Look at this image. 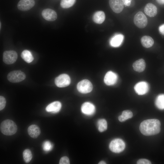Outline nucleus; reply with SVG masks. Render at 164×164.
I'll return each mask as SVG.
<instances>
[{"mask_svg": "<svg viewBox=\"0 0 164 164\" xmlns=\"http://www.w3.org/2000/svg\"><path fill=\"white\" fill-rule=\"evenodd\" d=\"M118 76L117 74L110 71L108 72L105 74L104 78V81L107 85H112L116 82Z\"/></svg>", "mask_w": 164, "mask_h": 164, "instance_id": "nucleus-12", "label": "nucleus"}, {"mask_svg": "<svg viewBox=\"0 0 164 164\" xmlns=\"http://www.w3.org/2000/svg\"><path fill=\"white\" fill-rule=\"evenodd\" d=\"M26 77V75L23 72L20 70H14L9 73L7 78L10 82L15 83L23 80Z\"/></svg>", "mask_w": 164, "mask_h": 164, "instance_id": "nucleus-4", "label": "nucleus"}, {"mask_svg": "<svg viewBox=\"0 0 164 164\" xmlns=\"http://www.w3.org/2000/svg\"><path fill=\"white\" fill-rule=\"evenodd\" d=\"M160 122L158 119H147L141 123L139 129L140 132L144 135H154L158 134L160 132Z\"/></svg>", "mask_w": 164, "mask_h": 164, "instance_id": "nucleus-1", "label": "nucleus"}, {"mask_svg": "<svg viewBox=\"0 0 164 164\" xmlns=\"http://www.w3.org/2000/svg\"><path fill=\"white\" fill-rule=\"evenodd\" d=\"M28 132L29 135L33 138H36L40 134V130L36 125H32L28 128Z\"/></svg>", "mask_w": 164, "mask_h": 164, "instance_id": "nucleus-19", "label": "nucleus"}, {"mask_svg": "<svg viewBox=\"0 0 164 164\" xmlns=\"http://www.w3.org/2000/svg\"><path fill=\"white\" fill-rule=\"evenodd\" d=\"M0 131L3 134L12 135L16 132L17 127L15 123L10 119L3 121L0 124Z\"/></svg>", "mask_w": 164, "mask_h": 164, "instance_id": "nucleus-2", "label": "nucleus"}, {"mask_svg": "<svg viewBox=\"0 0 164 164\" xmlns=\"http://www.w3.org/2000/svg\"><path fill=\"white\" fill-rule=\"evenodd\" d=\"M93 85L88 80H83L79 82L77 85L78 91L83 94H86L91 92L92 90Z\"/></svg>", "mask_w": 164, "mask_h": 164, "instance_id": "nucleus-6", "label": "nucleus"}, {"mask_svg": "<svg viewBox=\"0 0 164 164\" xmlns=\"http://www.w3.org/2000/svg\"><path fill=\"white\" fill-rule=\"evenodd\" d=\"M124 39V36L121 34H118L113 36L110 39V44L113 47L119 46L122 43Z\"/></svg>", "mask_w": 164, "mask_h": 164, "instance_id": "nucleus-15", "label": "nucleus"}, {"mask_svg": "<svg viewBox=\"0 0 164 164\" xmlns=\"http://www.w3.org/2000/svg\"><path fill=\"white\" fill-rule=\"evenodd\" d=\"M132 0H122L124 5L125 6H129Z\"/></svg>", "mask_w": 164, "mask_h": 164, "instance_id": "nucleus-32", "label": "nucleus"}, {"mask_svg": "<svg viewBox=\"0 0 164 164\" xmlns=\"http://www.w3.org/2000/svg\"><path fill=\"white\" fill-rule=\"evenodd\" d=\"M141 42L142 46L146 48L152 46L154 43L153 39L151 37L147 36H142L141 38Z\"/></svg>", "mask_w": 164, "mask_h": 164, "instance_id": "nucleus-21", "label": "nucleus"}, {"mask_svg": "<svg viewBox=\"0 0 164 164\" xmlns=\"http://www.w3.org/2000/svg\"><path fill=\"white\" fill-rule=\"evenodd\" d=\"M17 57V53L14 50L6 51L3 53V61L7 64H11L14 63Z\"/></svg>", "mask_w": 164, "mask_h": 164, "instance_id": "nucleus-7", "label": "nucleus"}, {"mask_svg": "<svg viewBox=\"0 0 164 164\" xmlns=\"http://www.w3.org/2000/svg\"><path fill=\"white\" fill-rule=\"evenodd\" d=\"M98 164H106V163L105 162H104V161H101L100 162H99V163H98Z\"/></svg>", "mask_w": 164, "mask_h": 164, "instance_id": "nucleus-35", "label": "nucleus"}, {"mask_svg": "<svg viewBox=\"0 0 164 164\" xmlns=\"http://www.w3.org/2000/svg\"><path fill=\"white\" fill-rule=\"evenodd\" d=\"M133 114L131 111L126 110L123 111L122 114L118 117V119L120 122H123L132 117Z\"/></svg>", "mask_w": 164, "mask_h": 164, "instance_id": "nucleus-23", "label": "nucleus"}, {"mask_svg": "<svg viewBox=\"0 0 164 164\" xmlns=\"http://www.w3.org/2000/svg\"><path fill=\"white\" fill-rule=\"evenodd\" d=\"M70 83V79L69 76L66 74H60L55 79V83L59 87H63L69 85Z\"/></svg>", "mask_w": 164, "mask_h": 164, "instance_id": "nucleus-8", "label": "nucleus"}, {"mask_svg": "<svg viewBox=\"0 0 164 164\" xmlns=\"http://www.w3.org/2000/svg\"><path fill=\"white\" fill-rule=\"evenodd\" d=\"M23 157L24 161L26 163L29 162L32 157L31 151L28 149L25 150L23 152Z\"/></svg>", "mask_w": 164, "mask_h": 164, "instance_id": "nucleus-27", "label": "nucleus"}, {"mask_svg": "<svg viewBox=\"0 0 164 164\" xmlns=\"http://www.w3.org/2000/svg\"><path fill=\"white\" fill-rule=\"evenodd\" d=\"M155 104L156 107L159 109H164V94L159 95L156 98Z\"/></svg>", "mask_w": 164, "mask_h": 164, "instance_id": "nucleus-24", "label": "nucleus"}, {"mask_svg": "<svg viewBox=\"0 0 164 164\" xmlns=\"http://www.w3.org/2000/svg\"><path fill=\"white\" fill-rule=\"evenodd\" d=\"M105 18L104 13L102 11H99L94 13L93 16V20L96 23L101 24L104 21Z\"/></svg>", "mask_w": 164, "mask_h": 164, "instance_id": "nucleus-20", "label": "nucleus"}, {"mask_svg": "<svg viewBox=\"0 0 164 164\" xmlns=\"http://www.w3.org/2000/svg\"><path fill=\"white\" fill-rule=\"evenodd\" d=\"M0 29H1V22H0Z\"/></svg>", "mask_w": 164, "mask_h": 164, "instance_id": "nucleus-36", "label": "nucleus"}, {"mask_svg": "<svg viewBox=\"0 0 164 164\" xmlns=\"http://www.w3.org/2000/svg\"><path fill=\"white\" fill-rule=\"evenodd\" d=\"M61 107V104L58 101L53 102L49 104L46 107V110L48 112L53 113L58 112Z\"/></svg>", "mask_w": 164, "mask_h": 164, "instance_id": "nucleus-17", "label": "nucleus"}, {"mask_svg": "<svg viewBox=\"0 0 164 164\" xmlns=\"http://www.w3.org/2000/svg\"><path fill=\"white\" fill-rule=\"evenodd\" d=\"M109 5L112 11L118 13L121 12L124 8V4L122 0H109Z\"/></svg>", "mask_w": 164, "mask_h": 164, "instance_id": "nucleus-10", "label": "nucleus"}, {"mask_svg": "<svg viewBox=\"0 0 164 164\" xmlns=\"http://www.w3.org/2000/svg\"><path fill=\"white\" fill-rule=\"evenodd\" d=\"M138 164H151L150 161L146 159H141L137 162Z\"/></svg>", "mask_w": 164, "mask_h": 164, "instance_id": "nucleus-31", "label": "nucleus"}, {"mask_svg": "<svg viewBox=\"0 0 164 164\" xmlns=\"http://www.w3.org/2000/svg\"><path fill=\"white\" fill-rule=\"evenodd\" d=\"M21 56L25 61L28 63L31 62L34 59L31 53L27 50H25L22 52Z\"/></svg>", "mask_w": 164, "mask_h": 164, "instance_id": "nucleus-22", "label": "nucleus"}, {"mask_svg": "<svg viewBox=\"0 0 164 164\" xmlns=\"http://www.w3.org/2000/svg\"><path fill=\"white\" fill-rule=\"evenodd\" d=\"M42 14L44 19L48 21H54L57 18V15L56 12L50 9H44L42 12Z\"/></svg>", "mask_w": 164, "mask_h": 164, "instance_id": "nucleus-13", "label": "nucleus"}, {"mask_svg": "<svg viewBox=\"0 0 164 164\" xmlns=\"http://www.w3.org/2000/svg\"><path fill=\"white\" fill-rule=\"evenodd\" d=\"M134 22L138 28H143L147 26L148 20L145 14L142 12L139 11L135 15Z\"/></svg>", "mask_w": 164, "mask_h": 164, "instance_id": "nucleus-5", "label": "nucleus"}, {"mask_svg": "<svg viewBox=\"0 0 164 164\" xmlns=\"http://www.w3.org/2000/svg\"><path fill=\"white\" fill-rule=\"evenodd\" d=\"M70 163L69 159L67 156H63L62 157L59 162L60 164H69Z\"/></svg>", "mask_w": 164, "mask_h": 164, "instance_id": "nucleus-30", "label": "nucleus"}, {"mask_svg": "<svg viewBox=\"0 0 164 164\" xmlns=\"http://www.w3.org/2000/svg\"><path fill=\"white\" fill-rule=\"evenodd\" d=\"M157 2L159 4L164 5V0H156Z\"/></svg>", "mask_w": 164, "mask_h": 164, "instance_id": "nucleus-34", "label": "nucleus"}, {"mask_svg": "<svg viewBox=\"0 0 164 164\" xmlns=\"http://www.w3.org/2000/svg\"><path fill=\"white\" fill-rule=\"evenodd\" d=\"M75 2L76 0H61L60 5L63 8H68L72 6Z\"/></svg>", "mask_w": 164, "mask_h": 164, "instance_id": "nucleus-26", "label": "nucleus"}, {"mask_svg": "<svg viewBox=\"0 0 164 164\" xmlns=\"http://www.w3.org/2000/svg\"><path fill=\"white\" fill-rule=\"evenodd\" d=\"M53 147L52 144L49 141L45 142L43 144V150L48 152L52 150Z\"/></svg>", "mask_w": 164, "mask_h": 164, "instance_id": "nucleus-28", "label": "nucleus"}, {"mask_svg": "<svg viewBox=\"0 0 164 164\" xmlns=\"http://www.w3.org/2000/svg\"><path fill=\"white\" fill-rule=\"evenodd\" d=\"M145 13L150 17L155 16L157 12V8L156 6L152 3H148L144 8Z\"/></svg>", "mask_w": 164, "mask_h": 164, "instance_id": "nucleus-16", "label": "nucleus"}, {"mask_svg": "<svg viewBox=\"0 0 164 164\" xmlns=\"http://www.w3.org/2000/svg\"><path fill=\"white\" fill-rule=\"evenodd\" d=\"M97 125L98 129L100 132H103L107 129V123L105 119H99L97 121Z\"/></svg>", "mask_w": 164, "mask_h": 164, "instance_id": "nucleus-25", "label": "nucleus"}, {"mask_svg": "<svg viewBox=\"0 0 164 164\" xmlns=\"http://www.w3.org/2000/svg\"><path fill=\"white\" fill-rule=\"evenodd\" d=\"M81 110L84 114L90 115L94 114L95 108L94 106L92 104L89 102H86L82 105Z\"/></svg>", "mask_w": 164, "mask_h": 164, "instance_id": "nucleus-14", "label": "nucleus"}, {"mask_svg": "<svg viewBox=\"0 0 164 164\" xmlns=\"http://www.w3.org/2000/svg\"><path fill=\"white\" fill-rule=\"evenodd\" d=\"M134 70L138 72L143 71L145 69L146 64L144 60L140 59L135 61L133 64Z\"/></svg>", "mask_w": 164, "mask_h": 164, "instance_id": "nucleus-18", "label": "nucleus"}, {"mask_svg": "<svg viewBox=\"0 0 164 164\" xmlns=\"http://www.w3.org/2000/svg\"><path fill=\"white\" fill-rule=\"evenodd\" d=\"M134 89L137 94L139 95H142L145 94L148 91L149 87L146 82L141 81L135 85Z\"/></svg>", "mask_w": 164, "mask_h": 164, "instance_id": "nucleus-9", "label": "nucleus"}, {"mask_svg": "<svg viewBox=\"0 0 164 164\" xmlns=\"http://www.w3.org/2000/svg\"><path fill=\"white\" fill-rule=\"evenodd\" d=\"M110 150L115 153H120L124 150L125 148V144L123 140L120 138L112 140L109 145Z\"/></svg>", "mask_w": 164, "mask_h": 164, "instance_id": "nucleus-3", "label": "nucleus"}, {"mask_svg": "<svg viewBox=\"0 0 164 164\" xmlns=\"http://www.w3.org/2000/svg\"><path fill=\"white\" fill-rule=\"evenodd\" d=\"M6 104V101L5 98L2 96H0V110L3 109L5 107Z\"/></svg>", "mask_w": 164, "mask_h": 164, "instance_id": "nucleus-29", "label": "nucleus"}, {"mask_svg": "<svg viewBox=\"0 0 164 164\" xmlns=\"http://www.w3.org/2000/svg\"><path fill=\"white\" fill-rule=\"evenodd\" d=\"M35 4L34 0H20L17 5L19 9L22 11H26L33 7Z\"/></svg>", "mask_w": 164, "mask_h": 164, "instance_id": "nucleus-11", "label": "nucleus"}, {"mask_svg": "<svg viewBox=\"0 0 164 164\" xmlns=\"http://www.w3.org/2000/svg\"><path fill=\"white\" fill-rule=\"evenodd\" d=\"M159 29L160 33L164 35V24L160 25L159 27Z\"/></svg>", "mask_w": 164, "mask_h": 164, "instance_id": "nucleus-33", "label": "nucleus"}]
</instances>
